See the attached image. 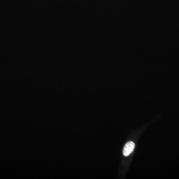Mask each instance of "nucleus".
<instances>
[{
  "mask_svg": "<svg viewBox=\"0 0 179 179\" xmlns=\"http://www.w3.org/2000/svg\"><path fill=\"white\" fill-rule=\"evenodd\" d=\"M135 147V144L133 141H129L125 144L123 149V154L124 156H128L132 153Z\"/></svg>",
  "mask_w": 179,
  "mask_h": 179,
  "instance_id": "nucleus-1",
  "label": "nucleus"
}]
</instances>
